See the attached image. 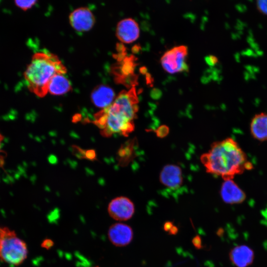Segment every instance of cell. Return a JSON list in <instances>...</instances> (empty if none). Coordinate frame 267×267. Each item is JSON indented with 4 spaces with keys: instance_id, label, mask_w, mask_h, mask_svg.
Returning <instances> with one entry per match:
<instances>
[{
    "instance_id": "cell-1",
    "label": "cell",
    "mask_w": 267,
    "mask_h": 267,
    "mask_svg": "<svg viewBox=\"0 0 267 267\" xmlns=\"http://www.w3.org/2000/svg\"><path fill=\"white\" fill-rule=\"evenodd\" d=\"M200 159L208 173L220 177L223 180L233 179L254 168L245 152L232 137L213 142Z\"/></svg>"
},
{
    "instance_id": "cell-2",
    "label": "cell",
    "mask_w": 267,
    "mask_h": 267,
    "mask_svg": "<svg viewBox=\"0 0 267 267\" xmlns=\"http://www.w3.org/2000/svg\"><path fill=\"white\" fill-rule=\"evenodd\" d=\"M138 102L135 86L123 90L111 104L95 114L94 123L105 136L117 134L127 136L134 129Z\"/></svg>"
},
{
    "instance_id": "cell-3",
    "label": "cell",
    "mask_w": 267,
    "mask_h": 267,
    "mask_svg": "<svg viewBox=\"0 0 267 267\" xmlns=\"http://www.w3.org/2000/svg\"><path fill=\"white\" fill-rule=\"evenodd\" d=\"M66 72V68L56 55L47 51L37 52L32 56L24 77L28 89L43 97L48 92L51 79L57 74Z\"/></svg>"
},
{
    "instance_id": "cell-4",
    "label": "cell",
    "mask_w": 267,
    "mask_h": 267,
    "mask_svg": "<svg viewBox=\"0 0 267 267\" xmlns=\"http://www.w3.org/2000/svg\"><path fill=\"white\" fill-rule=\"evenodd\" d=\"M27 255L26 243L14 230L0 226V261L18 266L25 260Z\"/></svg>"
},
{
    "instance_id": "cell-5",
    "label": "cell",
    "mask_w": 267,
    "mask_h": 267,
    "mask_svg": "<svg viewBox=\"0 0 267 267\" xmlns=\"http://www.w3.org/2000/svg\"><path fill=\"white\" fill-rule=\"evenodd\" d=\"M188 47L185 45H177L167 50L160 61L163 69L168 73H175L187 70Z\"/></svg>"
},
{
    "instance_id": "cell-6",
    "label": "cell",
    "mask_w": 267,
    "mask_h": 267,
    "mask_svg": "<svg viewBox=\"0 0 267 267\" xmlns=\"http://www.w3.org/2000/svg\"><path fill=\"white\" fill-rule=\"evenodd\" d=\"M134 210L133 202L125 196L113 199L108 207L110 216L117 221H127L131 219L134 213Z\"/></svg>"
},
{
    "instance_id": "cell-7",
    "label": "cell",
    "mask_w": 267,
    "mask_h": 267,
    "mask_svg": "<svg viewBox=\"0 0 267 267\" xmlns=\"http://www.w3.org/2000/svg\"><path fill=\"white\" fill-rule=\"evenodd\" d=\"M69 23L76 31L80 32L90 30L95 23V17L91 11L87 7L77 8L69 16Z\"/></svg>"
},
{
    "instance_id": "cell-8",
    "label": "cell",
    "mask_w": 267,
    "mask_h": 267,
    "mask_svg": "<svg viewBox=\"0 0 267 267\" xmlns=\"http://www.w3.org/2000/svg\"><path fill=\"white\" fill-rule=\"evenodd\" d=\"M139 33V25L133 18L123 19L117 24L116 36L122 43L129 44L134 42L138 38Z\"/></svg>"
},
{
    "instance_id": "cell-9",
    "label": "cell",
    "mask_w": 267,
    "mask_h": 267,
    "mask_svg": "<svg viewBox=\"0 0 267 267\" xmlns=\"http://www.w3.org/2000/svg\"><path fill=\"white\" fill-rule=\"evenodd\" d=\"M160 181L165 187L175 190L179 188L183 183L182 170L180 167L175 164H168L162 169Z\"/></svg>"
},
{
    "instance_id": "cell-10",
    "label": "cell",
    "mask_w": 267,
    "mask_h": 267,
    "mask_svg": "<svg viewBox=\"0 0 267 267\" xmlns=\"http://www.w3.org/2000/svg\"><path fill=\"white\" fill-rule=\"evenodd\" d=\"M220 195L223 201L229 204L241 203L246 197L245 193L233 179L223 180Z\"/></svg>"
},
{
    "instance_id": "cell-11",
    "label": "cell",
    "mask_w": 267,
    "mask_h": 267,
    "mask_svg": "<svg viewBox=\"0 0 267 267\" xmlns=\"http://www.w3.org/2000/svg\"><path fill=\"white\" fill-rule=\"evenodd\" d=\"M108 237L113 245L122 247L128 245L132 241L133 232L129 225L123 223H116L109 227Z\"/></svg>"
},
{
    "instance_id": "cell-12",
    "label": "cell",
    "mask_w": 267,
    "mask_h": 267,
    "mask_svg": "<svg viewBox=\"0 0 267 267\" xmlns=\"http://www.w3.org/2000/svg\"><path fill=\"white\" fill-rule=\"evenodd\" d=\"M115 98V94L113 89L104 85L95 88L91 94L93 104L102 109L111 104Z\"/></svg>"
},
{
    "instance_id": "cell-13",
    "label": "cell",
    "mask_w": 267,
    "mask_h": 267,
    "mask_svg": "<svg viewBox=\"0 0 267 267\" xmlns=\"http://www.w3.org/2000/svg\"><path fill=\"white\" fill-rule=\"evenodd\" d=\"M229 258L236 267H247L252 263L254 253L252 249L246 245H238L231 249Z\"/></svg>"
},
{
    "instance_id": "cell-14",
    "label": "cell",
    "mask_w": 267,
    "mask_h": 267,
    "mask_svg": "<svg viewBox=\"0 0 267 267\" xmlns=\"http://www.w3.org/2000/svg\"><path fill=\"white\" fill-rule=\"evenodd\" d=\"M250 131L256 140L267 141V113L260 112L253 117L250 124Z\"/></svg>"
},
{
    "instance_id": "cell-15",
    "label": "cell",
    "mask_w": 267,
    "mask_h": 267,
    "mask_svg": "<svg viewBox=\"0 0 267 267\" xmlns=\"http://www.w3.org/2000/svg\"><path fill=\"white\" fill-rule=\"evenodd\" d=\"M72 89V86L69 80L64 74L55 75L51 80L48 89V92L52 95L64 94Z\"/></svg>"
},
{
    "instance_id": "cell-16",
    "label": "cell",
    "mask_w": 267,
    "mask_h": 267,
    "mask_svg": "<svg viewBox=\"0 0 267 267\" xmlns=\"http://www.w3.org/2000/svg\"><path fill=\"white\" fill-rule=\"evenodd\" d=\"M37 0H17L14 1L15 5L21 9L26 11L28 9L32 8L36 3Z\"/></svg>"
},
{
    "instance_id": "cell-17",
    "label": "cell",
    "mask_w": 267,
    "mask_h": 267,
    "mask_svg": "<svg viewBox=\"0 0 267 267\" xmlns=\"http://www.w3.org/2000/svg\"><path fill=\"white\" fill-rule=\"evenodd\" d=\"M256 5L259 12L264 15H267V0H257Z\"/></svg>"
},
{
    "instance_id": "cell-18",
    "label": "cell",
    "mask_w": 267,
    "mask_h": 267,
    "mask_svg": "<svg viewBox=\"0 0 267 267\" xmlns=\"http://www.w3.org/2000/svg\"><path fill=\"white\" fill-rule=\"evenodd\" d=\"M52 242L49 240H46L43 242L42 246L45 248H50L52 245Z\"/></svg>"
},
{
    "instance_id": "cell-19",
    "label": "cell",
    "mask_w": 267,
    "mask_h": 267,
    "mask_svg": "<svg viewBox=\"0 0 267 267\" xmlns=\"http://www.w3.org/2000/svg\"><path fill=\"white\" fill-rule=\"evenodd\" d=\"M3 140H4L3 136L0 132V150L2 147V144Z\"/></svg>"
}]
</instances>
